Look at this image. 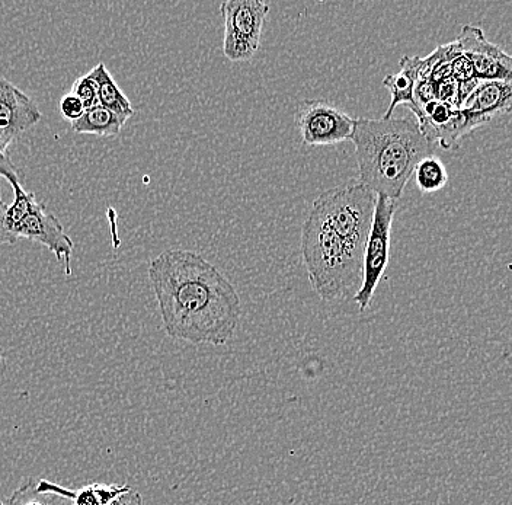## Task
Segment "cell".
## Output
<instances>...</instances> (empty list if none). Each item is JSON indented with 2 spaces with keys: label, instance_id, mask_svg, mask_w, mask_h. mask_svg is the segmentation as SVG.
Wrapping results in <instances>:
<instances>
[{
  "label": "cell",
  "instance_id": "cell-1",
  "mask_svg": "<svg viewBox=\"0 0 512 505\" xmlns=\"http://www.w3.org/2000/svg\"><path fill=\"white\" fill-rule=\"evenodd\" d=\"M147 276L169 337L197 345H224L233 337L239 294L206 258L169 249L149 262Z\"/></svg>",
  "mask_w": 512,
  "mask_h": 505
},
{
  "label": "cell",
  "instance_id": "cell-2",
  "mask_svg": "<svg viewBox=\"0 0 512 505\" xmlns=\"http://www.w3.org/2000/svg\"><path fill=\"white\" fill-rule=\"evenodd\" d=\"M360 184L376 196L398 201L415 166L432 155V145L411 118H355L350 137Z\"/></svg>",
  "mask_w": 512,
  "mask_h": 505
},
{
  "label": "cell",
  "instance_id": "cell-3",
  "mask_svg": "<svg viewBox=\"0 0 512 505\" xmlns=\"http://www.w3.org/2000/svg\"><path fill=\"white\" fill-rule=\"evenodd\" d=\"M302 255L310 286L325 302L345 299L360 289L363 257L355 254L313 207L303 223Z\"/></svg>",
  "mask_w": 512,
  "mask_h": 505
},
{
  "label": "cell",
  "instance_id": "cell-4",
  "mask_svg": "<svg viewBox=\"0 0 512 505\" xmlns=\"http://www.w3.org/2000/svg\"><path fill=\"white\" fill-rule=\"evenodd\" d=\"M376 198L363 184H352L323 191L313 201V209L322 214L329 228L355 254L363 257L373 225Z\"/></svg>",
  "mask_w": 512,
  "mask_h": 505
},
{
  "label": "cell",
  "instance_id": "cell-5",
  "mask_svg": "<svg viewBox=\"0 0 512 505\" xmlns=\"http://www.w3.org/2000/svg\"><path fill=\"white\" fill-rule=\"evenodd\" d=\"M224 19L223 53L232 62H249L261 46L262 28L270 14L264 0H226L220 5Z\"/></svg>",
  "mask_w": 512,
  "mask_h": 505
},
{
  "label": "cell",
  "instance_id": "cell-6",
  "mask_svg": "<svg viewBox=\"0 0 512 505\" xmlns=\"http://www.w3.org/2000/svg\"><path fill=\"white\" fill-rule=\"evenodd\" d=\"M396 213V201L377 196L373 225L368 235L363 255V278L354 302L361 312L370 308L377 286L382 281L384 271L389 264L390 236H392L393 217Z\"/></svg>",
  "mask_w": 512,
  "mask_h": 505
},
{
  "label": "cell",
  "instance_id": "cell-7",
  "mask_svg": "<svg viewBox=\"0 0 512 505\" xmlns=\"http://www.w3.org/2000/svg\"><path fill=\"white\" fill-rule=\"evenodd\" d=\"M354 120L323 99L303 101L296 113V124L306 146H331L350 140Z\"/></svg>",
  "mask_w": 512,
  "mask_h": 505
},
{
  "label": "cell",
  "instance_id": "cell-8",
  "mask_svg": "<svg viewBox=\"0 0 512 505\" xmlns=\"http://www.w3.org/2000/svg\"><path fill=\"white\" fill-rule=\"evenodd\" d=\"M14 238L28 239L46 246L64 265V273L72 274V255L75 244L67 235L60 220L47 209L46 204L37 200L30 213L15 226Z\"/></svg>",
  "mask_w": 512,
  "mask_h": 505
},
{
  "label": "cell",
  "instance_id": "cell-9",
  "mask_svg": "<svg viewBox=\"0 0 512 505\" xmlns=\"http://www.w3.org/2000/svg\"><path fill=\"white\" fill-rule=\"evenodd\" d=\"M464 56L469 57L478 81L512 82V60L510 54L489 43L482 28L464 25L456 40Z\"/></svg>",
  "mask_w": 512,
  "mask_h": 505
},
{
  "label": "cell",
  "instance_id": "cell-10",
  "mask_svg": "<svg viewBox=\"0 0 512 505\" xmlns=\"http://www.w3.org/2000/svg\"><path fill=\"white\" fill-rule=\"evenodd\" d=\"M409 110L416 115L418 129L431 145L438 143L443 149L457 150L462 139L472 133L462 111L443 102L414 105Z\"/></svg>",
  "mask_w": 512,
  "mask_h": 505
},
{
  "label": "cell",
  "instance_id": "cell-11",
  "mask_svg": "<svg viewBox=\"0 0 512 505\" xmlns=\"http://www.w3.org/2000/svg\"><path fill=\"white\" fill-rule=\"evenodd\" d=\"M41 117L40 108L27 94L0 78V152H6L19 134L40 123Z\"/></svg>",
  "mask_w": 512,
  "mask_h": 505
},
{
  "label": "cell",
  "instance_id": "cell-12",
  "mask_svg": "<svg viewBox=\"0 0 512 505\" xmlns=\"http://www.w3.org/2000/svg\"><path fill=\"white\" fill-rule=\"evenodd\" d=\"M511 107V82L480 81L459 110L466 117L470 131H473L498 115L510 113Z\"/></svg>",
  "mask_w": 512,
  "mask_h": 505
},
{
  "label": "cell",
  "instance_id": "cell-13",
  "mask_svg": "<svg viewBox=\"0 0 512 505\" xmlns=\"http://www.w3.org/2000/svg\"><path fill=\"white\" fill-rule=\"evenodd\" d=\"M86 75L95 82L96 89H98V102L101 107L107 108L111 113L117 115L124 124L127 123L128 118L136 114L130 99L121 91L104 63H99Z\"/></svg>",
  "mask_w": 512,
  "mask_h": 505
},
{
  "label": "cell",
  "instance_id": "cell-14",
  "mask_svg": "<svg viewBox=\"0 0 512 505\" xmlns=\"http://www.w3.org/2000/svg\"><path fill=\"white\" fill-rule=\"evenodd\" d=\"M37 485L43 491L64 495V497L72 501L73 505H108L115 498L120 497L124 492L131 489L130 485L91 484L75 491V489L64 488L62 485L54 484V482L47 481V479H40V481H37Z\"/></svg>",
  "mask_w": 512,
  "mask_h": 505
},
{
  "label": "cell",
  "instance_id": "cell-15",
  "mask_svg": "<svg viewBox=\"0 0 512 505\" xmlns=\"http://www.w3.org/2000/svg\"><path fill=\"white\" fill-rule=\"evenodd\" d=\"M70 124L75 133L94 134L99 137L117 136L124 127L123 121L117 115L101 105L86 110L82 117Z\"/></svg>",
  "mask_w": 512,
  "mask_h": 505
},
{
  "label": "cell",
  "instance_id": "cell-16",
  "mask_svg": "<svg viewBox=\"0 0 512 505\" xmlns=\"http://www.w3.org/2000/svg\"><path fill=\"white\" fill-rule=\"evenodd\" d=\"M414 175L416 187L425 194L443 190L448 181L446 165L434 155H428L421 159L415 166Z\"/></svg>",
  "mask_w": 512,
  "mask_h": 505
},
{
  "label": "cell",
  "instance_id": "cell-17",
  "mask_svg": "<svg viewBox=\"0 0 512 505\" xmlns=\"http://www.w3.org/2000/svg\"><path fill=\"white\" fill-rule=\"evenodd\" d=\"M416 78L406 70H400L398 73L386 76L383 79V85L389 89L390 92V105L384 113V120L392 118L393 111L396 110L398 105H405V107H412L414 105V88Z\"/></svg>",
  "mask_w": 512,
  "mask_h": 505
},
{
  "label": "cell",
  "instance_id": "cell-18",
  "mask_svg": "<svg viewBox=\"0 0 512 505\" xmlns=\"http://www.w3.org/2000/svg\"><path fill=\"white\" fill-rule=\"evenodd\" d=\"M3 505H73L69 498L56 492L43 491L38 488L37 481L25 482L16 489Z\"/></svg>",
  "mask_w": 512,
  "mask_h": 505
},
{
  "label": "cell",
  "instance_id": "cell-19",
  "mask_svg": "<svg viewBox=\"0 0 512 505\" xmlns=\"http://www.w3.org/2000/svg\"><path fill=\"white\" fill-rule=\"evenodd\" d=\"M70 94L75 95V97L82 102L85 110H91V108L99 105L98 89H96L95 82L92 81L88 75H83L80 76L79 79H76V82L73 83Z\"/></svg>",
  "mask_w": 512,
  "mask_h": 505
},
{
  "label": "cell",
  "instance_id": "cell-20",
  "mask_svg": "<svg viewBox=\"0 0 512 505\" xmlns=\"http://www.w3.org/2000/svg\"><path fill=\"white\" fill-rule=\"evenodd\" d=\"M451 76L457 83L469 82L476 79L475 70L469 57L460 53L459 56L451 60Z\"/></svg>",
  "mask_w": 512,
  "mask_h": 505
},
{
  "label": "cell",
  "instance_id": "cell-21",
  "mask_svg": "<svg viewBox=\"0 0 512 505\" xmlns=\"http://www.w3.org/2000/svg\"><path fill=\"white\" fill-rule=\"evenodd\" d=\"M59 108L60 113H62L63 117L69 120L70 123L78 120L86 111L82 102H80L75 95L70 94V92L69 94L63 95L62 99H60Z\"/></svg>",
  "mask_w": 512,
  "mask_h": 505
},
{
  "label": "cell",
  "instance_id": "cell-22",
  "mask_svg": "<svg viewBox=\"0 0 512 505\" xmlns=\"http://www.w3.org/2000/svg\"><path fill=\"white\" fill-rule=\"evenodd\" d=\"M3 363V354H2V350H0V364Z\"/></svg>",
  "mask_w": 512,
  "mask_h": 505
},
{
  "label": "cell",
  "instance_id": "cell-23",
  "mask_svg": "<svg viewBox=\"0 0 512 505\" xmlns=\"http://www.w3.org/2000/svg\"><path fill=\"white\" fill-rule=\"evenodd\" d=\"M0 505H3L2 501H0Z\"/></svg>",
  "mask_w": 512,
  "mask_h": 505
},
{
  "label": "cell",
  "instance_id": "cell-24",
  "mask_svg": "<svg viewBox=\"0 0 512 505\" xmlns=\"http://www.w3.org/2000/svg\"><path fill=\"white\" fill-rule=\"evenodd\" d=\"M0 198H2V197H0Z\"/></svg>",
  "mask_w": 512,
  "mask_h": 505
}]
</instances>
